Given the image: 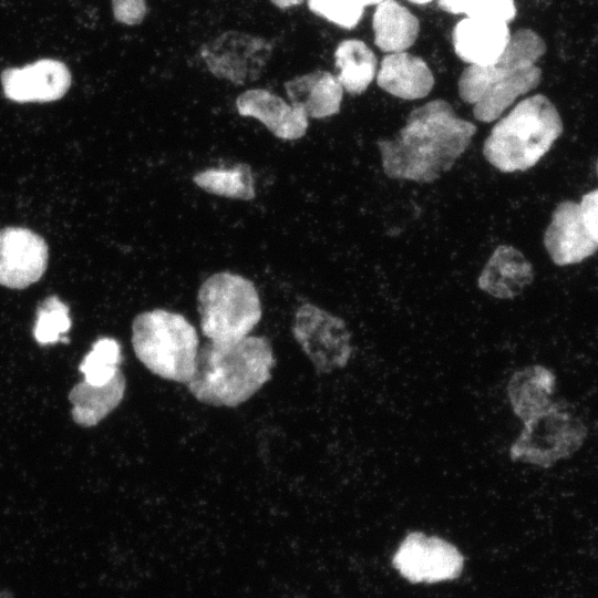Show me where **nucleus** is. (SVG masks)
<instances>
[{"label":"nucleus","mask_w":598,"mask_h":598,"mask_svg":"<svg viewBox=\"0 0 598 598\" xmlns=\"http://www.w3.org/2000/svg\"><path fill=\"white\" fill-rule=\"evenodd\" d=\"M476 130L448 102L429 101L411 111L392 138L378 140L383 173L393 179L433 183L465 153Z\"/></svg>","instance_id":"f257e3e1"},{"label":"nucleus","mask_w":598,"mask_h":598,"mask_svg":"<svg viewBox=\"0 0 598 598\" xmlns=\"http://www.w3.org/2000/svg\"><path fill=\"white\" fill-rule=\"evenodd\" d=\"M276 365L265 337L247 336L231 342H206L199 347L196 367L185 383L200 403L236 408L251 399L270 379Z\"/></svg>","instance_id":"f03ea898"},{"label":"nucleus","mask_w":598,"mask_h":598,"mask_svg":"<svg viewBox=\"0 0 598 598\" xmlns=\"http://www.w3.org/2000/svg\"><path fill=\"white\" fill-rule=\"evenodd\" d=\"M563 121L543 94L519 101L499 117L483 144L485 159L503 173L534 167L560 137Z\"/></svg>","instance_id":"7ed1b4c3"},{"label":"nucleus","mask_w":598,"mask_h":598,"mask_svg":"<svg viewBox=\"0 0 598 598\" xmlns=\"http://www.w3.org/2000/svg\"><path fill=\"white\" fill-rule=\"evenodd\" d=\"M132 347L138 361L154 375L186 383L199 350L195 327L181 313L153 309L132 321Z\"/></svg>","instance_id":"20e7f679"},{"label":"nucleus","mask_w":598,"mask_h":598,"mask_svg":"<svg viewBox=\"0 0 598 598\" xmlns=\"http://www.w3.org/2000/svg\"><path fill=\"white\" fill-rule=\"evenodd\" d=\"M197 308L202 333L216 342H231L249 336L262 316L252 281L230 271L216 272L200 285Z\"/></svg>","instance_id":"39448f33"},{"label":"nucleus","mask_w":598,"mask_h":598,"mask_svg":"<svg viewBox=\"0 0 598 598\" xmlns=\"http://www.w3.org/2000/svg\"><path fill=\"white\" fill-rule=\"evenodd\" d=\"M524 426L509 447L513 462L542 468L571 457L584 445L588 429L575 411L563 402L549 406L524 421Z\"/></svg>","instance_id":"423d86ee"},{"label":"nucleus","mask_w":598,"mask_h":598,"mask_svg":"<svg viewBox=\"0 0 598 598\" xmlns=\"http://www.w3.org/2000/svg\"><path fill=\"white\" fill-rule=\"evenodd\" d=\"M536 65L520 66L504 56L488 65H470L458 80L460 97L473 105L474 117L484 123L498 120L514 102L540 82Z\"/></svg>","instance_id":"0eeeda50"},{"label":"nucleus","mask_w":598,"mask_h":598,"mask_svg":"<svg viewBox=\"0 0 598 598\" xmlns=\"http://www.w3.org/2000/svg\"><path fill=\"white\" fill-rule=\"evenodd\" d=\"M291 330L320 374L344 368L352 357L351 333L346 322L313 303H303L297 309Z\"/></svg>","instance_id":"6e6552de"},{"label":"nucleus","mask_w":598,"mask_h":598,"mask_svg":"<svg viewBox=\"0 0 598 598\" xmlns=\"http://www.w3.org/2000/svg\"><path fill=\"white\" fill-rule=\"evenodd\" d=\"M391 563L411 584H436L458 578L464 556L446 539L417 530L406 534Z\"/></svg>","instance_id":"1a4fd4ad"},{"label":"nucleus","mask_w":598,"mask_h":598,"mask_svg":"<svg viewBox=\"0 0 598 598\" xmlns=\"http://www.w3.org/2000/svg\"><path fill=\"white\" fill-rule=\"evenodd\" d=\"M49 261L45 239L27 227L0 229V286L25 289L44 275Z\"/></svg>","instance_id":"9d476101"},{"label":"nucleus","mask_w":598,"mask_h":598,"mask_svg":"<svg viewBox=\"0 0 598 598\" xmlns=\"http://www.w3.org/2000/svg\"><path fill=\"white\" fill-rule=\"evenodd\" d=\"M262 39L239 32H227L203 48L210 72L235 84L254 81L270 55Z\"/></svg>","instance_id":"9b49d317"},{"label":"nucleus","mask_w":598,"mask_h":598,"mask_svg":"<svg viewBox=\"0 0 598 598\" xmlns=\"http://www.w3.org/2000/svg\"><path fill=\"white\" fill-rule=\"evenodd\" d=\"M4 96L17 103H48L62 99L72 76L68 66L54 59H41L22 68H9L0 75Z\"/></svg>","instance_id":"f8f14e48"},{"label":"nucleus","mask_w":598,"mask_h":598,"mask_svg":"<svg viewBox=\"0 0 598 598\" xmlns=\"http://www.w3.org/2000/svg\"><path fill=\"white\" fill-rule=\"evenodd\" d=\"M544 246L554 264H579L598 250V243L588 231L579 204L560 202L553 210L544 234Z\"/></svg>","instance_id":"ddd939ff"},{"label":"nucleus","mask_w":598,"mask_h":598,"mask_svg":"<svg viewBox=\"0 0 598 598\" xmlns=\"http://www.w3.org/2000/svg\"><path fill=\"white\" fill-rule=\"evenodd\" d=\"M241 116L261 122L276 137L293 141L307 133L309 117L300 107L265 89H250L236 100Z\"/></svg>","instance_id":"4468645a"},{"label":"nucleus","mask_w":598,"mask_h":598,"mask_svg":"<svg viewBox=\"0 0 598 598\" xmlns=\"http://www.w3.org/2000/svg\"><path fill=\"white\" fill-rule=\"evenodd\" d=\"M507 24L472 17L462 19L452 33L455 53L470 65L494 63L509 41Z\"/></svg>","instance_id":"2eb2a0df"},{"label":"nucleus","mask_w":598,"mask_h":598,"mask_svg":"<svg viewBox=\"0 0 598 598\" xmlns=\"http://www.w3.org/2000/svg\"><path fill=\"white\" fill-rule=\"evenodd\" d=\"M534 280L532 264L517 248L497 246L477 278V287L497 299H513Z\"/></svg>","instance_id":"dca6fc26"},{"label":"nucleus","mask_w":598,"mask_h":598,"mask_svg":"<svg viewBox=\"0 0 598 598\" xmlns=\"http://www.w3.org/2000/svg\"><path fill=\"white\" fill-rule=\"evenodd\" d=\"M378 85L403 100L425 97L433 89L434 76L424 60L405 51L389 53L377 73Z\"/></svg>","instance_id":"f3484780"},{"label":"nucleus","mask_w":598,"mask_h":598,"mask_svg":"<svg viewBox=\"0 0 598 598\" xmlns=\"http://www.w3.org/2000/svg\"><path fill=\"white\" fill-rule=\"evenodd\" d=\"M291 104L311 118H324L339 113L343 89L337 76L327 71H315L285 83Z\"/></svg>","instance_id":"a211bd4d"},{"label":"nucleus","mask_w":598,"mask_h":598,"mask_svg":"<svg viewBox=\"0 0 598 598\" xmlns=\"http://www.w3.org/2000/svg\"><path fill=\"white\" fill-rule=\"evenodd\" d=\"M556 375L545 365L532 364L516 370L506 392L514 414L523 422L550 405Z\"/></svg>","instance_id":"6ab92c4d"},{"label":"nucleus","mask_w":598,"mask_h":598,"mask_svg":"<svg viewBox=\"0 0 598 598\" xmlns=\"http://www.w3.org/2000/svg\"><path fill=\"white\" fill-rule=\"evenodd\" d=\"M125 389L126 380L121 370L102 385L90 384L84 380L76 383L69 392L73 421L82 426L96 425L118 406Z\"/></svg>","instance_id":"aec40b11"},{"label":"nucleus","mask_w":598,"mask_h":598,"mask_svg":"<svg viewBox=\"0 0 598 598\" xmlns=\"http://www.w3.org/2000/svg\"><path fill=\"white\" fill-rule=\"evenodd\" d=\"M374 43L388 53L403 52L417 39V18L395 0H383L372 21Z\"/></svg>","instance_id":"412c9836"},{"label":"nucleus","mask_w":598,"mask_h":598,"mask_svg":"<svg viewBox=\"0 0 598 598\" xmlns=\"http://www.w3.org/2000/svg\"><path fill=\"white\" fill-rule=\"evenodd\" d=\"M337 80L343 91L352 95L363 93L377 74V58L362 41L351 39L342 41L336 52Z\"/></svg>","instance_id":"4be33fe9"},{"label":"nucleus","mask_w":598,"mask_h":598,"mask_svg":"<svg viewBox=\"0 0 598 598\" xmlns=\"http://www.w3.org/2000/svg\"><path fill=\"white\" fill-rule=\"evenodd\" d=\"M193 182L205 192L226 198L251 200L256 196L252 171L246 163L200 171L193 176Z\"/></svg>","instance_id":"5701e85b"},{"label":"nucleus","mask_w":598,"mask_h":598,"mask_svg":"<svg viewBox=\"0 0 598 598\" xmlns=\"http://www.w3.org/2000/svg\"><path fill=\"white\" fill-rule=\"evenodd\" d=\"M35 317L32 333L39 344L69 342L66 333L72 326L70 309L58 296L45 297L39 303Z\"/></svg>","instance_id":"b1692460"},{"label":"nucleus","mask_w":598,"mask_h":598,"mask_svg":"<svg viewBox=\"0 0 598 598\" xmlns=\"http://www.w3.org/2000/svg\"><path fill=\"white\" fill-rule=\"evenodd\" d=\"M123 361L121 346L117 340L109 337L97 339L92 350L82 359L79 370L84 381L94 385L110 382L121 370Z\"/></svg>","instance_id":"393cba45"},{"label":"nucleus","mask_w":598,"mask_h":598,"mask_svg":"<svg viewBox=\"0 0 598 598\" xmlns=\"http://www.w3.org/2000/svg\"><path fill=\"white\" fill-rule=\"evenodd\" d=\"M315 14L346 29L354 28L363 14V9L353 0H308Z\"/></svg>","instance_id":"a878e982"},{"label":"nucleus","mask_w":598,"mask_h":598,"mask_svg":"<svg viewBox=\"0 0 598 598\" xmlns=\"http://www.w3.org/2000/svg\"><path fill=\"white\" fill-rule=\"evenodd\" d=\"M465 14L508 23L516 16V6L514 0H471Z\"/></svg>","instance_id":"bb28decb"},{"label":"nucleus","mask_w":598,"mask_h":598,"mask_svg":"<svg viewBox=\"0 0 598 598\" xmlns=\"http://www.w3.org/2000/svg\"><path fill=\"white\" fill-rule=\"evenodd\" d=\"M114 19L123 24H140L147 11L145 0H112Z\"/></svg>","instance_id":"cd10ccee"},{"label":"nucleus","mask_w":598,"mask_h":598,"mask_svg":"<svg viewBox=\"0 0 598 598\" xmlns=\"http://www.w3.org/2000/svg\"><path fill=\"white\" fill-rule=\"evenodd\" d=\"M578 204L588 231L598 243V188L584 194Z\"/></svg>","instance_id":"c85d7f7f"},{"label":"nucleus","mask_w":598,"mask_h":598,"mask_svg":"<svg viewBox=\"0 0 598 598\" xmlns=\"http://www.w3.org/2000/svg\"><path fill=\"white\" fill-rule=\"evenodd\" d=\"M471 0H439L440 7L454 14H460L466 12V9Z\"/></svg>","instance_id":"c756f323"},{"label":"nucleus","mask_w":598,"mask_h":598,"mask_svg":"<svg viewBox=\"0 0 598 598\" xmlns=\"http://www.w3.org/2000/svg\"><path fill=\"white\" fill-rule=\"evenodd\" d=\"M303 0H270V2L272 4H275L276 7L280 8V9H287V8H291V7H295V6H298L302 2Z\"/></svg>","instance_id":"7c9ffc66"},{"label":"nucleus","mask_w":598,"mask_h":598,"mask_svg":"<svg viewBox=\"0 0 598 598\" xmlns=\"http://www.w3.org/2000/svg\"><path fill=\"white\" fill-rule=\"evenodd\" d=\"M357 4H359L360 7L364 8L367 6H371V4H379L380 2H382L383 0H353Z\"/></svg>","instance_id":"2f4dec72"},{"label":"nucleus","mask_w":598,"mask_h":598,"mask_svg":"<svg viewBox=\"0 0 598 598\" xmlns=\"http://www.w3.org/2000/svg\"><path fill=\"white\" fill-rule=\"evenodd\" d=\"M0 598H14V595L9 590H0Z\"/></svg>","instance_id":"473e14b6"},{"label":"nucleus","mask_w":598,"mask_h":598,"mask_svg":"<svg viewBox=\"0 0 598 598\" xmlns=\"http://www.w3.org/2000/svg\"><path fill=\"white\" fill-rule=\"evenodd\" d=\"M409 1L416 4H425V3L431 2L432 0H409Z\"/></svg>","instance_id":"72a5a7b5"},{"label":"nucleus","mask_w":598,"mask_h":598,"mask_svg":"<svg viewBox=\"0 0 598 598\" xmlns=\"http://www.w3.org/2000/svg\"><path fill=\"white\" fill-rule=\"evenodd\" d=\"M596 174L598 176V161H597V164H596Z\"/></svg>","instance_id":"f704fd0d"}]
</instances>
